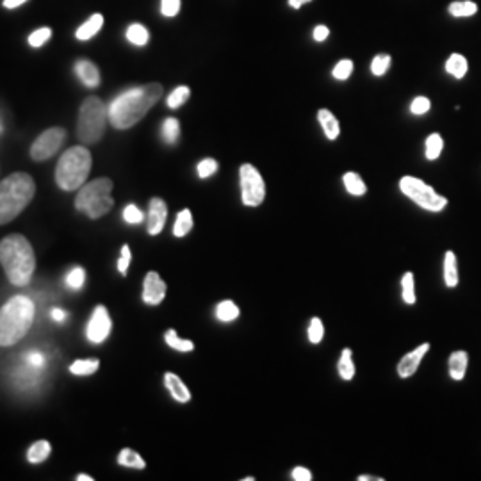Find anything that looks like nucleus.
Instances as JSON below:
<instances>
[{
    "label": "nucleus",
    "instance_id": "46",
    "mask_svg": "<svg viewBox=\"0 0 481 481\" xmlns=\"http://www.w3.org/2000/svg\"><path fill=\"white\" fill-rule=\"evenodd\" d=\"M130 259H132V253H130L129 245H123L122 246V257H120V260H118V271L123 274V277H125L127 271H129Z\"/></svg>",
    "mask_w": 481,
    "mask_h": 481
},
{
    "label": "nucleus",
    "instance_id": "1",
    "mask_svg": "<svg viewBox=\"0 0 481 481\" xmlns=\"http://www.w3.org/2000/svg\"><path fill=\"white\" fill-rule=\"evenodd\" d=\"M161 96H163V86L159 82L127 89L108 105L109 123L118 130L130 129L149 115Z\"/></svg>",
    "mask_w": 481,
    "mask_h": 481
},
{
    "label": "nucleus",
    "instance_id": "4",
    "mask_svg": "<svg viewBox=\"0 0 481 481\" xmlns=\"http://www.w3.org/2000/svg\"><path fill=\"white\" fill-rule=\"evenodd\" d=\"M36 192V182L27 173H13L0 182V225L18 218Z\"/></svg>",
    "mask_w": 481,
    "mask_h": 481
},
{
    "label": "nucleus",
    "instance_id": "48",
    "mask_svg": "<svg viewBox=\"0 0 481 481\" xmlns=\"http://www.w3.org/2000/svg\"><path fill=\"white\" fill-rule=\"evenodd\" d=\"M312 36H314L315 41H325L326 37L330 36V29L326 25H318V27H314V33H312Z\"/></svg>",
    "mask_w": 481,
    "mask_h": 481
},
{
    "label": "nucleus",
    "instance_id": "3",
    "mask_svg": "<svg viewBox=\"0 0 481 481\" xmlns=\"http://www.w3.org/2000/svg\"><path fill=\"white\" fill-rule=\"evenodd\" d=\"M34 303L30 298L18 294L13 296L4 307L0 308V346L16 344L27 335L34 321Z\"/></svg>",
    "mask_w": 481,
    "mask_h": 481
},
{
    "label": "nucleus",
    "instance_id": "11",
    "mask_svg": "<svg viewBox=\"0 0 481 481\" xmlns=\"http://www.w3.org/2000/svg\"><path fill=\"white\" fill-rule=\"evenodd\" d=\"M112 330V321L111 315H109L108 308L104 305H98V307L93 311L91 318H89L88 326H86V337L91 344H102L109 337Z\"/></svg>",
    "mask_w": 481,
    "mask_h": 481
},
{
    "label": "nucleus",
    "instance_id": "2",
    "mask_svg": "<svg viewBox=\"0 0 481 481\" xmlns=\"http://www.w3.org/2000/svg\"><path fill=\"white\" fill-rule=\"evenodd\" d=\"M0 266L13 285L25 287L29 284L36 270V255L27 237L13 233L0 240Z\"/></svg>",
    "mask_w": 481,
    "mask_h": 481
},
{
    "label": "nucleus",
    "instance_id": "31",
    "mask_svg": "<svg viewBox=\"0 0 481 481\" xmlns=\"http://www.w3.org/2000/svg\"><path fill=\"white\" fill-rule=\"evenodd\" d=\"M216 318L219 319L221 323H230L236 321L239 318V307H237L233 301L225 300L216 307Z\"/></svg>",
    "mask_w": 481,
    "mask_h": 481
},
{
    "label": "nucleus",
    "instance_id": "54",
    "mask_svg": "<svg viewBox=\"0 0 481 481\" xmlns=\"http://www.w3.org/2000/svg\"><path fill=\"white\" fill-rule=\"evenodd\" d=\"M0 130H2V127H0Z\"/></svg>",
    "mask_w": 481,
    "mask_h": 481
},
{
    "label": "nucleus",
    "instance_id": "16",
    "mask_svg": "<svg viewBox=\"0 0 481 481\" xmlns=\"http://www.w3.org/2000/svg\"><path fill=\"white\" fill-rule=\"evenodd\" d=\"M164 385H166L168 393L171 394V398H173L175 401H178V403H189V401H191V393H189V389L185 387L184 381H182L175 373L164 374Z\"/></svg>",
    "mask_w": 481,
    "mask_h": 481
},
{
    "label": "nucleus",
    "instance_id": "35",
    "mask_svg": "<svg viewBox=\"0 0 481 481\" xmlns=\"http://www.w3.org/2000/svg\"><path fill=\"white\" fill-rule=\"evenodd\" d=\"M401 293H403V300L407 305H414L415 303V280H414V273H405L403 280H401Z\"/></svg>",
    "mask_w": 481,
    "mask_h": 481
},
{
    "label": "nucleus",
    "instance_id": "25",
    "mask_svg": "<svg viewBox=\"0 0 481 481\" xmlns=\"http://www.w3.org/2000/svg\"><path fill=\"white\" fill-rule=\"evenodd\" d=\"M449 15L455 16V18H467V16H474L477 13V6L470 0H456V2H451L448 8Z\"/></svg>",
    "mask_w": 481,
    "mask_h": 481
},
{
    "label": "nucleus",
    "instance_id": "5",
    "mask_svg": "<svg viewBox=\"0 0 481 481\" xmlns=\"http://www.w3.org/2000/svg\"><path fill=\"white\" fill-rule=\"evenodd\" d=\"M91 171V153L86 146H71L61 156L56 168V182L63 191H75L84 185Z\"/></svg>",
    "mask_w": 481,
    "mask_h": 481
},
{
    "label": "nucleus",
    "instance_id": "19",
    "mask_svg": "<svg viewBox=\"0 0 481 481\" xmlns=\"http://www.w3.org/2000/svg\"><path fill=\"white\" fill-rule=\"evenodd\" d=\"M467 364H469V355L465 352H455L449 357V374L453 380L462 381L465 376Z\"/></svg>",
    "mask_w": 481,
    "mask_h": 481
},
{
    "label": "nucleus",
    "instance_id": "14",
    "mask_svg": "<svg viewBox=\"0 0 481 481\" xmlns=\"http://www.w3.org/2000/svg\"><path fill=\"white\" fill-rule=\"evenodd\" d=\"M428 352L429 342H424V344H421L419 348H415L414 352L407 353V355L400 360V364H398V374H400V378H410L412 374H415V371L421 366V360L424 359V355Z\"/></svg>",
    "mask_w": 481,
    "mask_h": 481
},
{
    "label": "nucleus",
    "instance_id": "6",
    "mask_svg": "<svg viewBox=\"0 0 481 481\" xmlns=\"http://www.w3.org/2000/svg\"><path fill=\"white\" fill-rule=\"evenodd\" d=\"M112 180L108 177L96 178V180L84 184L77 192L75 198V207L77 211L84 212L88 218L98 219L108 214L115 205L111 197Z\"/></svg>",
    "mask_w": 481,
    "mask_h": 481
},
{
    "label": "nucleus",
    "instance_id": "29",
    "mask_svg": "<svg viewBox=\"0 0 481 481\" xmlns=\"http://www.w3.org/2000/svg\"><path fill=\"white\" fill-rule=\"evenodd\" d=\"M100 367V360L88 359V360H75L70 366V373L75 376H89V374L96 373Z\"/></svg>",
    "mask_w": 481,
    "mask_h": 481
},
{
    "label": "nucleus",
    "instance_id": "41",
    "mask_svg": "<svg viewBox=\"0 0 481 481\" xmlns=\"http://www.w3.org/2000/svg\"><path fill=\"white\" fill-rule=\"evenodd\" d=\"M429 109H431V102H429V98H426V96H415L410 104V112L415 116L426 115Z\"/></svg>",
    "mask_w": 481,
    "mask_h": 481
},
{
    "label": "nucleus",
    "instance_id": "21",
    "mask_svg": "<svg viewBox=\"0 0 481 481\" xmlns=\"http://www.w3.org/2000/svg\"><path fill=\"white\" fill-rule=\"evenodd\" d=\"M467 70H469V64H467V59L462 54H451L449 59L446 61V71H448L451 77L463 79L465 77Z\"/></svg>",
    "mask_w": 481,
    "mask_h": 481
},
{
    "label": "nucleus",
    "instance_id": "38",
    "mask_svg": "<svg viewBox=\"0 0 481 481\" xmlns=\"http://www.w3.org/2000/svg\"><path fill=\"white\" fill-rule=\"evenodd\" d=\"M325 337V326H323V321L319 318H312L311 325H308V341L312 344H319Z\"/></svg>",
    "mask_w": 481,
    "mask_h": 481
},
{
    "label": "nucleus",
    "instance_id": "17",
    "mask_svg": "<svg viewBox=\"0 0 481 481\" xmlns=\"http://www.w3.org/2000/svg\"><path fill=\"white\" fill-rule=\"evenodd\" d=\"M318 120L321 123L326 139L335 141L339 137V134H341V125H339V120L333 116V112L328 111V109H319Z\"/></svg>",
    "mask_w": 481,
    "mask_h": 481
},
{
    "label": "nucleus",
    "instance_id": "42",
    "mask_svg": "<svg viewBox=\"0 0 481 481\" xmlns=\"http://www.w3.org/2000/svg\"><path fill=\"white\" fill-rule=\"evenodd\" d=\"M84 282H86V271L82 270V267H75V270H71L66 277L68 287L75 289V291L81 289L82 285H84Z\"/></svg>",
    "mask_w": 481,
    "mask_h": 481
},
{
    "label": "nucleus",
    "instance_id": "50",
    "mask_svg": "<svg viewBox=\"0 0 481 481\" xmlns=\"http://www.w3.org/2000/svg\"><path fill=\"white\" fill-rule=\"evenodd\" d=\"M27 0H4V8L8 9H15V8H20L22 4H25Z\"/></svg>",
    "mask_w": 481,
    "mask_h": 481
},
{
    "label": "nucleus",
    "instance_id": "9",
    "mask_svg": "<svg viewBox=\"0 0 481 481\" xmlns=\"http://www.w3.org/2000/svg\"><path fill=\"white\" fill-rule=\"evenodd\" d=\"M239 184H240V200L246 207H259L266 198V184L253 164H243L239 168Z\"/></svg>",
    "mask_w": 481,
    "mask_h": 481
},
{
    "label": "nucleus",
    "instance_id": "49",
    "mask_svg": "<svg viewBox=\"0 0 481 481\" xmlns=\"http://www.w3.org/2000/svg\"><path fill=\"white\" fill-rule=\"evenodd\" d=\"M66 318H68V314L64 311H61V308H54L52 311V319L56 323H64L66 321Z\"/></svg>",
    "mask_w": 481,
    "mask_h": 481
},
{
    "label": "nucleus",
    "instance_id": "7",
    "mask_svg": "<svg viewBox=\"0 0 481 481\" xmlns=\"http://www.w3.org/2000/svg\"><path fill=\"white\" fill-rule=\"evenodd\" d=\"M109 122L108 105L98 96H88L79 109L77 137L81 143L93 144L104 137Z\"/></svg>",
    "mask_w": 481,
    "mask_h": 481
},
{
    "label": "nucleus",
    "instance_id": "43",
    "mask_svg": "<svg viewBox=\"0 0 481 481\" xmlns=\"http://www.w3.org/2000/svg\"><path fill=\"white\" fill-rule=\"evenodd\" d=\"M197 171H198V177H200V178L212 177V175L218 171V161H214V159L200 161V163H198V166H197Z\"/></svg>",
    "mask_w": 481,
    "mask_h": 481
},
{
    "label": "nucleus",
    "instance_id": "18",
    "mask_svg": "<svg viewBox=\"0 0 481 481\" xmlns=\"http://www.w3.org/2000/svg\"><path fill=\"white\" fill-rule=\"evenodd\" d=\"M102 25H104V16H102L100 13H95V15H91V18H89L88 22L82 23V25L79 27L77 33H75V37H77L79 41L91 40L93 36H96V34L100 33Z\"/></svg>",
    "mask_w": 481,
    "mask_h": 481
},
{
    "label": "nucleus",
    "instance_id": "27",
    "mask_svg": "<svg viewBox=\"0 0 481 481\" xmlns=\"http://www.w3.org/2000/svg\"><path fill=\"white\" fill-rule=\"evenodd\" d=\"M164 341H166V344L170 346L171 349H175V352L189 353V352H192V349H195V344H192V341H185V339H180L175 330H166V333H164Z\"/></svg>",
    "mask_w": 481,
    "mask_h": 481
},
{
    "label": "nucleus",
    "instance_id": "13",
    "mask_svg": "<svg viewBox=\"0 0 481 481\" xmlns=\"http://www.w3.org/2000/svg\"><path fill=\"white\" fill-rule=\"evenodd\" d=\"M168 207L163 198H152L149 207V219H146V228L150 236H159L166 225Z\"/></svg>",
    "mask_w": 481,
    "mask_h": 481
},
{
    "label": "nucleus",
    "instance_id": "37",
    "mask_svg": "<svg viewBox=\"0 0 481 481\" xmlns=\"http://www.w3.org/2000/svg\"><path fill=\"white\" fill-rule=\"evenodd\" d=\"M390 61L393 59H390L389 54H380V56L374 57L373 63H371V71H373V75L381 77V75L387 74L390 68Z\"/></svg>",
    "mask_w": 481,
    "mask_h": 481
},
{
    "label": "nucleus",
    "instance_id": "32",
    "mask_svg": "<svg viewBox=\"0 0 481 481\" xmlns=\"http://www.w3.org/2000/svg\"><path fill=\"white\" fill-rule=\"evenodd\" d=\"M161 134H163L164 143L168 144H175L178 141V136H180V123H178L177 118H166L163 123V129H161Z\"/></svg>",
    "mask_w": 481,
    "mask_h": 481
},
{
    "label": "nucleus",
    "instance_id": "40",
    "mask_svg": "<svg viewBox=\"0 0 481 481\" xmlns=\"http://www.w3.org/2000/svg\"><path fill=\"white\" fill-rule=\"evenodd\" d=\"M25 364L34 369H43L45 364H47V357L40 352V349H30L25 353Z\"/></svg>",
    "mask_w": 481,
    "mask_h": 481
},
{
    "label": "nucleus",
    "instance_id": "15",
    "mask_svg": "<svg viewBox=\"0 0 481 481\" xmlns=\"http://www.w3.org/2000/svg\"><path fill=\"white\" fill-rule=\"evenodd\" d=\"M75 74H77L79 81H81L86 88H96L102 81L98 66L88 59H79L77 63H75Z\"/></svg>",
    "mask_w": 481,
    "mask_h": 481
},
{
    "label": "nucleus",
    "instance_id": "22",
    "mask_svg": "<svg viewBox=\"0 0 481 481\" xmlns=\"http://www.w3.org/2000/svg\"><path fill=\"white\" fill-rule=\"evenodd\" d=\"M342 182H344V187L349 195L353 197H364L367 192V185L364 184V180L360 178L359 173H353V171H348V173L342 175Z\"/></svg>",
    "mask_w": 481,
    "mask_h": 481
},
{
    "label": "nucleus",
    "instance_id": "52",
    "mask_svg": "<svg viewBox=\"0 0 481 481\" xmlns=\"http://www.w3.org/2000/svg\"><path fill=\"white\" fill-rule=\"evenodd\" d=\"M77 481H93V477L88 476V474H79Z\"/></svg>",
    "mask_w": 481,
    "mask_h": 481
},
{
    "label": "nucleus",
    "instance_id": "23",
    "mask_svg": "<svg viewBox=\"0 0 481 481\" xmlns=\"http://www.w3.org/2000/svg\"><path fill=\"white\" fill-rule=\"evenodd\" d=\"M50 453H52V446H50V442L37 441V442H34V444L29 448V451H27V460H29L30 463H41V462H45L48 456H50Z\"/></svg>",
    "mask_w": 481,
    "mask_h": 481
},
{
    "label": "nucleus",
    "instance_id": "10",
    "mask_svg": "<svg viewBox=\"0 0 481 481\" xmlns=\"http://www.w3.org/2000/svg\"><path fill=\"white\" fill-rule=\"evenodd\" d=\"M64 139H66V130L64 129H61V127L47 129L36 137V141L30 146V157L36 163L50 159L52 156H56V152L61 149Z\"/></svg>",
    "mask_w": 481,
    "mask_h": 481
},
{
    "label": "nucleus",
    "instance_id": "30",
    "mask_svg": "<svg viewBox=\"0 0 481 481\" xmlns=\"http://www.w3.org/2000/svg\"><path fill=\"white\" fill-rule=\"evenodd\" d=\"M149 29L144 25H141V23H132V25L127 29V40L130 41L132 45H136V47H144V45L149 43Z\"/></svg>",
    "mask_w": 481,
    "mask_h": 481
},
{
    "label": "nucleus",
    "instance_id": "45",
    "mask_svg": "<svg viewBox=\"0 0 481 481\" xmlns=\"http://www.w3.org/2000/svg\"><path fill=\"white\" fill-rule=\"evenodd\" d=\"M180 11V0H161V13L168 18H173Z\"/></svg>",
    "mask_w": 481,
    "mask_h": 481
},
{
    "label": "nucleus",
    "instance_id": "24",
    "mask_svg": "<svg viewBox=\"0 0 481 481\" xmlns=\"http://www.w3.org/2000/svg\"><path fill=\"white\" fill-rule=\"evenodd\" d=\"M352 355H353V352L349 348L342 349L341 360H339V364H337L339 376H341L342 380H346V381L353 380V376H355V364H353Z\"/></svg>",
    "mask_w": 481,
    "mask_h": 481
},
{
    "label": "nucleus",
    "instance_id": "53",
    "mask_svg": "<svg viewBox=\"0 0 481 481\" xmlns=\"http://www.w3.org/2000/svg\"><path fill=\"white\" fill-rule=\"evenodd\" d=\"M380 477H374V476H359V481H378Z\"/></svg>",
    "mask_w": 481,
    "mask_h": 481
},
{
    "label": "nucleus",
    "instance_id": "44",
    "mask_svg": "<svg viewBox=\"0 0 481 481\" xmlns=\"http://www.w3.org/2000/svg\"><path fill=\"white\" fill-rule=\"evenodd\" d=\"M123 219H125L127 223H130V225H137V223L143 221L144 214L139 207H136L134 204H130V205H127L125 209H123Z\"/></svg>",
    "mask_w": 481,
    "mask_h": 481
},
{
    "label": "nucleus",
    "instance_id": "26",
    "mask_svg": "<svg viewBox=\"0 0 481 481\" xmlns=\"http://www.w3.org/2000/svg\"><path fill=\"white\" fill-rule=\"evenodd\" d=\"M442 149H444V139H442L441 134H429L426 137V150L424 156L428 161H435L441 157Z\"/></svg>",
    "mask_w": 481,
    "mask_h": 481
},
{
    "label": "nucleus",
    "instance_id": "12",
    "mask_svg": "<svg viewBox=\"0 0 481 481\" xmlns=\"http://www.w3.org/2000/svg\"><path fill=\"white\" fill-rule=\"evenodd\" d=\"M166 296V284L163 282V278L159 277V273L156 271H150L144 277L143 284V301L146 305H159L161 301Z\"/></svg>",
    "mask_w": 481,
    "mask_h": 481
},
{
    "label": "nucleus",
    "instance_id": "39",
    "mask_svg": "<svg viewBox=\"0 0 481 481\" xmlns=\"http://www.w3.org/2000/svg\"><path fill=\"white\" fill-rule=\"evenodd\" d=\"M50 36H52V29H50V27H41V29H36L33 34H30L29 45L30 47L37 48V47H41V45L47 43V41L50 40Z\"/></svg>",
    "mask_w": 481,
    "mask_h": 481
},
{
    "label": "nucleus",
    "instance_id": "36",
    "mask_svg": "<svg viewBox=\"0 0 481 481\" xmlns=\"http://www.w3.org/2000/svg\"><path fill=\"white\" fill-rule=\"evenodd\" d=\"M353 74V61L352 59H342L333 66V79L337 81H348Z\"/></svg>",
    "mask_w": 481,
    "mask_h": 481
},
{
    "label": "nucleus",
    "instance_id": "33",
    "mask_svg": "<svg viewBox=\"0 0 481 481\" xmlns=\"http://www.w3.org/2000/svg\"><path fill=\"white\" fill-rule=\"evenodd\" d=\"M118 463L122 467H132V469H144V467H146L144 460L141 458L136 451H132V449H129V448L120 451Z\"/></svg>",
    "mask_w": 481,
    "mask_h": 481
},
{
    "label": "nucleus",
    "instance_id": "47",
    "mask_svg": "<svg viewBox=\"0 0 481 481\" xmlns=\"http://www.w3.org/2000/svg\"><path fill=\"white\" fill-rule=\"evenodd\" d=\"M291 476H293L294 481H311L312 480V473L307 469V467H294Z\"/></svg>",
    "mask_w": 481,
    "mask_h": 481
},
{
    "label": "nucleus",
    "instance_id": "34",
    "mask_svg": "<svg viewBox=\"0 0 481 481\" xmlns=\"http://www.w3.org/2000/svg\"><path fill=\"white\" fill-rule=\"evenodd\" d=\"M189 96H191V89H189L187 86H178V88H175L173 91L170 93V96H168V108L170 109L182 108V105L189 100Z\"/></svg>",
    "mask_w": 481,
    "mask_h": 481
},
{
    "label": "nucleus",
    "instance_id": "8",
    "mask_svg": "<svg viewBox=\"0 0 481 481\" xmlns=\"http://www.w3.org/2000/svg\"><path fill=\"white\" fill-rule=\"evenodd\" d=\"M400 189L405 197L410 198L414 204L429 212H441L448 205V198L441 197L435 192L431 185L424 184L421 178L415 177H403L400 180Z\"/></svg>",
    "mask_w": 481,
    "mask_h": 481
},
{
    "label": "nucleus",
    "instance_id": "51",
    "mask_svg": "<svg viewBox=\"0 0 481 481\" xmlns=\"http://www.w3.org/2000/svg\"><path fill=\"white\" fill-rule=\"evenodd\" d=\"M289 2V6L293 9H300L301 6H305V4H308V2H312V0H287Z\"/></svg>",
    "mask_w": 481,
    "mask_h": 481
},
{
    "label": "nucleus",
    "instance_id": "28",
    "mask_svg": "<svg viewBox=\"0 0 481 481\" xmlns=\"http://www.w3.org/2000/svg\"><path fill=\"white\" fill-rule=\"evenodd\" d=\"M192 228V214L189 209H184L177 214V219H175L173 225V236L175 237H184L191 232Z\"/></svg>",
    "mask_w": 481,
    "mask_h": 481
},
{
    "label": "nucleus",
    "instance_id": "20",
    "mask_svg": "<svg viewBox=\"0 0 481 481\" xmlns=\"http://www.w3.org/2000/svg\"><path fill=\"white\" fill-rule=\"evenodd\" d=\"M458 262H456V255L453 252H446L444 255V282L449 289L458 285Z\"/></svg>",
    "mask_w": 481,
    "mask_h": 481
}]
</instances>
